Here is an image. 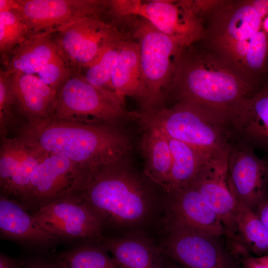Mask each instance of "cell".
Here are the masks:
<instances>
[{
  "mask_svg": "<svg viewBox=\"0 0 268 268\" xmlns=\"http://www.w3.org/2000/svg\"><path fill=\"white\" fill-rule=\"evenodd\" d=\"M111 164L91 172L80 198L105 223L131 225L142 220L148 209V201L141 182L122 166Z\"/></svg>",
  "mask_w": 268,
  "mask_h": 268,
  "instance_id": "obj_3",
  "label": "cell"
},
{
  "mask_svg": "<svg viewBox=\"0 0 268 268\" xmlns=\"http://www.w3.org/2000/svg\"><path fill=\"white\" fill-rule=\"evenodd\" d=\"M250 40L236 41L234 48L237 54L241 56H246L249 48Z\"/></svg>",
  "mask_w": 268,
  "mask_h": 268,
  "instance_id": "obj_38",
  "label": "cell"
},
{
  "mask_svg": "<svg viewBox=\"0 0 268 268\" xmlns=\"http://www.w3.org/2000/svg\"><path fill=\"white\" fill-rule=\"evenodd\" d=\"M241 262L243 268H268V255L256 257L250 255Z\"/></svg>",
  "mask_w": 268,
  "mask_h": 268,
  "instance_id": "obj_33",
  "label": "cell"
},
{
  "mask_svg": "<svg viewBox=\"0 0 268 268\" xmlns=\"http://www.w3.org/2000/svg\"><path fill=\"white\" fill-rule=\"evenodd\" d=\"M14 110V98L12 86V72L0 71V138L7 136L10 130L17 124Z\"/></svg>",
  "mask_w": 268,
  "mask_h": 268,
  "instance_id": "obj_30",
  "label": "cell"
},
{
  "mask_svg": "<svg viewBox=\"0 0 268 268\" xmlns=\"http://www.w3.org/2000/svg\"><path fill=\"white\" fill-rule=\"evenodd\" d=\"M268 50V40L264 32L259 31L250 40L248 51L245 56L248 66L252 69H258L263 65Z\"/></svg>",
  "mask_w": 268,
  "mask_h": 268,
  "instance_id": "obj_32",
  "label": "cell"
},
{
  "mask_svg": "<svg viewBox=\"0 0 268 268\" xmlns=\"http://www.w3.org/2000/svg\"><path fill=\"white\" fill-rule=\"evenodd\" d=\"M22 264L17 260L0 254V268H19Z\"/></svg>",
  "mask_w": 268,
  "mask_h": 268,
  "instance_id": "obj_36",
  "label": "cell"
},
{
  "mask_svg": "<svg viewBox=\"0 0 268 268\" xmlns=\"http://www.w3.org/2000/svg\"><path fill=\"white\" fill-rule=\"evenodd\" d=\"M125 99L86 81L73 71L57 94L52 117L83 124H115L128 116Z\"/></svg>",
  "mask_w": 268,
  "mask_h": 268,
  "instance_id": "obj_6",
  "label": "cell"
},
{
  "mask_svg": "<svg viewBox=\"0 0 268 268\" xmlns=\"http://www.w3.org/2000/svg\"><path fill=\"white\" fill-rule=\"evenodd\" d=\"M138 17V16H137ZM135 18L132 37L140 49L141 80L144 90L142 111L162 107L170 92L180 60V46L148 21Z\"/></svg>",
  "mask_w": 268,
  "mask_h": 268,
  "instance_id": "obj_5",
  "label": "cell"
},
{
  "mask_svg": "<svg viewBox=\"0 0 268 268\" xmlns=\"http://www.w3.org/2000/svg\"><path fill=\"white\" fill-rule=\"evenodd\" d=\"M168 225L164 251L183 268H230L214 237L178 224Z\"/></svg>",
  "mask_w": 268,
  "mask_h": 268,
  "instance_id": "obj_13",
  "label": "cell"
},
{
  "mask_svg": "<svg viewBox=\"0 0 268 268\" xmlns=\"http://www.w3.org/2000/svg\"><path fill=\"white\" fill-rule=\"evenodd\" d=\"M104 248L122 268H164L160 249L145 239H110Z\"/></svg>",
  "mask_w": 268,
  "mask_h": 268,
  "instance_id": "obj_23",
  "label": "cell"
},
{
  "mask_svg": "<svg viewBox=\"0 0 268 268\" xmlns=\"http://www.w3.org/2000/svg\"><path fill=\"white\" fill-rule=\"evenodd\" d=\"M11 72L14 110L17 118L28 122L52 117L57 92L36 75Z\"/></svg>",
  "mask_w": 268,
  "mask_h": 268,
  "instance_id": "obj_17",
  "label": "cell"
},
{
  "mask_svg": "<svg viewBox=\"0 0 268 268\" xmlns=\"http://www.w3.org/2000/svg\"><path fill=\"white\" fill-rule=\"evenodd\" d=\"M264 26L265 29L268 31V17H267L264 22Z\"/></svg>",
  "mask_w": 268,
  "mask_h": 268,
  "instance_id": "obj_40",
  "label": "cell"
},
{
  "mask_svg": "<svg viewBox=\"0 0 268 268\" xmlns=\"http://www.w3.org/2000/svg\"><path fill=\"white\" fill-rule=\"evenodd\" d=\"M241 142L232 144L227 161V181L234 199L254 211L268 199V161Z\"/></svg>",
  "mask_w": 268,
  "mask_h": 268,
  "instance_id": "obj_12",
  "label": "cell"
},
{
  "mask_svg": "<svg viewBox=\"0 0 268 268\" xmlns=\"http://www.w3.org/2000/svg\"><path fill=\"white\" fill-rule=\"evenodd\" d=\"M111 84L121 98L125 99L126 96H131L142 104L144 94L141 80L139 46L132 35L121 43Z\"/></svg>",
  "mask_w": 268,
  "mask_h": 268,
  "instance_id": "obj_21",
  "label": "cell"
},
{
  "mask_svg": "<svg viewBox=\"0 0 268 268\" xmlns=\"http://www.w3.org/2000/svg\"><path fill=\"white\" fill-rule=\"evenodd\" d=\"M168 194V223L182 225L213 237L225 235L226 230L220 218L191 184Z\"/></svg>",
  "mask_w": 268,
  "mask_h": 268,
  "instance_id": "obj_16",
  "label": "cell"
},
{
  "mask_svg": "<svg viewBox=\"0 0 268 268\" xmlns=\"http://www.w3.org/2000/svg\"><path fill=\"white\" fill-rule=\"evenodd\" d=\"M101 15L85 17L56 33L59 54L72 71L80 72L109 40L128 33L119 30L114 22L102 20Z\"/></svg>",
  "mask_w": 268,
  "mask_h": 268,
  "instance_id": "obj_10",
  "label": "cell"
},
{
  "mask_svg": "<svg viewBox=\"0 0 268 268\" xmlns=\"http://www.w3.org/2000/svg\"><path fill=\"white\" fill-rule=\"evenodd\" d=\"M167 268H180L177 266H174V265H170Z\"/></svg>",
  "mask_w": 268,
  "mask_h": 268,
  "instance_id": "obj_41",
  "label": "cell"
},
{
  "mask_svg": "<svg viewBox=\"0 0 268 268\" xmlns=\"http://www.w3.org/2000/svg\"><path fill=\"white\" fill-rule=\"evenodd\" d=\"M107 0H13L27 39L55 34L85 17L106 14Z\"/></svg>",
  "mask_w": 268,
  "mask_h": 268,
  "instance_id": "obj_7",
  "label": "cell"
},
{
  "mask_svg": "<svg viewBox=\"0 0 268 268\" xmlns=\"http://www.w3.org/2000/svg\"><path fill=\"white\" fill-rule=\"evenodd\" d=\"M0 230L10 239L35 245H46L58 238L41 227L17 201L0 195Z\"/></svg>",
  "mask_w": 268,
  "mask_h": 268,
  "instance_id": "obj_19",
  "label": "cell"
},
{
  "mask_svg": "<svg viewBox=\"0 0 268 268\" xmlns=\"http://www.w3.org/2000/svg\"><path fill=\"white\" fill-rule=\"evenodd\" d=\"M111 5L117 16L144 18L180 46L196 36V22L191 10L183 4L166 0H112Z\"/></svg>",
  "mask_w": 268,
  "mask_h": 268,
  "instance_id": "obj_11",
  "label": "cell"
},
{
  "mask_svg": "<svg viewBox=\"0 0 268 268\" xmlns=\"http://www.w3.org/2000/svg\"><path fill=\"white\" fill-rule=\"evenodd\" d=\"M84 245L62 253L56 261L62 268H122L105 250Z\"/></svg>",
  "mask_w": 268,
  "mask_h": 268,
  "instance_id": "obj_27",
  "label": "cell"
},
{
  "mask_svg": "<svg viewBox=\"0 0 268 268\" xmlns=\"http://www.w3.org/2000/svg\"><path fill=\"white\" fill-rule=\"evenodd\" d=\"M0 186L5 197L22 198L33 172L47 152L16 136L0 138Z\"/></svg>",
  "mask_w": 268,
  "mask_h": 268,
  "instance_id": "obj_14",
  "label": "cell"
},
{
  "mask_svg": "<svg viewBox=\"0 0 268 268\" xmlns=\"http://www.w3.org/2000/svg\"><path fill=\"white\" fill-rule=\"evenodd\" d=\"M72 72L59 55L43 66L37 76L58 93Z\"/></svg>",
  "mask_w": 268,
  "mask_h": 268,
  "instance_id": "obj_31",
  "label": "cell"
},
{
  "mask_svg": "<svg viewBox=\"0 0 268 268\" xmlns=\"http://www.w3.org/2000/svg\"><path fill=\"white\" fill-rule=\"evenodd\" d=\"M27 40V31L20 16L14 10L0 11V56Z\"/></svg>",
  "mask_w": 268,
  "mask_h": 268,
  "instance_id": "obj_28",
  "label": "cell"
},
{
  "mask_svg": "<svg viewBox=\"0 0 268 268\" xmlns=\"http://www.w3.org/2000/svg\"><path fill=\"white\" fill-rule=\"evenodd\" d=\"M166 135L172 158L171 172L164 189L169 193L190 185L201 167L210 159L189 145Z\"/></svg>",
  "mask_w": 268,
  "mask_h": 268,
  "instance_id": "obj_24",
  "label": "cell"
},
{
  "mask_svg": "<svg viewBox=\"0 0 268 268\" xmlns=\"http://www.w3.org/2000/svg\"><path fill=\"white\" fill-rule=\"evenodd\" d=\"M131 35L127 33L110 39L105 44L94 60L81 69L80 73L86 81L117 95L111 84L112 74L121 43Z\"/></svg>",
  "mask_w": 268,
  "mask_h": 268,
  "instance_id": "obj_25",
  "label": "cell"
},
{
  "mask_svg": "<svg viewBox=\"0 0 268 268\" xmlns=\"http://www.w3.org/2000/svg\"><path fill=\"white\" fill-rule=\"evenodd\" d=\"M53 34L28 39L1 56L3 69L15 73L36 75L59 55Z\"/></svg>",
  "mask_w": 268,
  "mask_h": 268,
  "instance_id": "obj_20",
  "label": "cell"
},
{
  "mask_svg": "<svg viewBox=\"0 0 268 268\" xmlns=\"http://www.w3.org/2000/svg\"><path fill=\"white\" fill-rule=\"evenodd\" d=\"M16 136L47 153L65 157L90 173L123 162L132 146L115 124H83L50 117L24 122Z\"/></svg>",
  "mask_w": 268,
  "mask_h": 268,
  "instance_id": "obj_1",
  "label": "cell"
},
{
  "mask_svg": "<svg viewBox=\"0 0 268 268\" xmlns=\"http://www.w3.org/2000/svg\"><path fill=\"white\" fill-rule=\"evenodd\" d=\"M262 18L252 5L237 9L230 19L228 27L230 36L236 41L250 40L259 31Z\"/></svg>",
  "mask_w": 268,
  "mask_h": 268,
  "instance_id": "obj_29",
  "label": "cell"
},
{
  "mask_svg": "<svg viewBox=\"0 0 268 268\" xmlns=\"http://www.w3.org/2000/svg\"><path fill=\"white\" fill-rule=\"evenodd\" d=\"M90 174L65 157L47 153L35 168L20 203L38 209L54 200L78 193Z\"/></svg>",
  "mask_w": 268,
  "mask_h": 268,
  "instance_id": "obj_8",
  "label": "cell"
},
{
  "mask_svg": "<svg viewBox=\"0 0 268 268\" xmlns=\"http://www.w3.org/2000/svg\"><path fill=\"white\" fill-rule=\"evenodd\" d=\"M171 92L178 103L196 109L229 132L247 89L227 73L208 70L180 59Z\"/></svg>",
  "mask_w": 268,
  "mask_h": 268,
  "instance_id": "obj_2",
  "label": "cell"
},
{
  "mask_svg": "<svg viewBox=\"0 0 268 268\" xmlns=\"http://www.w3.org/2000/svg\"><path fill=\"white\" fill-rule=\"evenodd\" d=\"M19 268H62L56 261H37L22 263Z\"/></svg>",
  "mask_w": 268,
  "mask_h": 268,
  "instance_id": "obj_34",
  "label": "cell"
},
{
  "mask_svg": "<svg viewBox=\"0 0 268 268\" xmlns=\"http://www.w3.org/2000/svg\"><path fill=\"white\" fill-rule=\"evenodd\" d=\"M252 5L261 18L268 13V0H255Z\"/></svg>",
  "mask_w": 268,
  "mask_h": 268,
  "instance_id": "obj_37",
  "label": "cell"
},
{
  "mask_svg": "<svg viewBox=\"0 0 268 268\" xmlns=\"http://www.w3.org/2000/svg\"><path fill=\"white\" fill-rule=\"evenodd\" d=\"M140 147L144 159V173L165 188L171 172L172 154L165 134L153 126H141Z\"/></svg>",
  "mask_w": 268,
  "mask_h": 268,
  "instance_id": "obj_22",
  "label": "cell"
},
{
  "mask_svg": "<svg viewBox=\"0 0 268 268\" xmlns=\"http://www.w3.org/2000/svg\"><path fill=\"white\" fill-rule=\"evenodd\" d=\"M236 201L237 235L250 253L268 255V230L257 214Z\"/></svg>",
  "mask_w": 268,
  "mask_h": 268,
  "instance_id": "obj_26",
  "label": "cell"
},
{
  "mask_svg": "<svg viewBox=\"0 0 268 268\" xmlns=\"http://www.w3.org/2000/svg\"><path fill=\"white\" fill-rule=\"evenodd\" d=\"M230 131L240 142L268 152V88L241 103L232 118Z\"/></svg>",
  "mask_w": 268,
  "mask_h": 268,
  "instance_id": "obj_18",
  "label": "cell"
},
{
  "mask_svg": "<svg viewBox=\"0 0 268 268\" xmlns=\"http://www.w3.org/2000/svg\"><path fill=\"white\" fill-rule=\"evenodd\" d=\"M32 215L39 225L57 238L97 240L104 223L77 194L54 200Z\"/></svg>",
  "mask_w": 268,
  "mask_h": 268,
  "instance_id": "obj_9",
  "label": "cell"
},
{
  "mask_svg": "<svg viewBox=\"0 0 268 268\" xmlns=\"http://www.w3.org/2000/svg\"><path fill=\"white\" fill-rule=\"evenodd\" d=\"M13 6V0H0V11L10 10Z\"/></svg>",
  "mask_w": 268,
  "mask_h": 268,
  "instance_id": "obj_39",
  "label": "cell"
},
{
  "mask_svg": "<svg viewBox=\"0 0 268 268\" xmlns=\"http://www.w3.org/2000/svg\"><path fill=\"white\" fill-rule=\"evenodd\" d=\"M228 155L207 160L191 184L219 216L226 230L237 234L236 201L227 181Z\"/></svg>",
  "mask_w": 268,
  "mask_h": 268,
  "instance_id": "obj_15",
  "label": "cell"
},
{
  "mask_svg": "<svg viewBox=\"0 0 268 268\" xmlns=\"http://www.w3.org/2000/svg\"><path fill=\"white\" fill-rule=\"evenodd\" d=\"M141 126H153L167 136L184 142L208 159L222 157L232 144L230 134L196 109L181 103L171 108L130 112Z\"/></svg>",
  "mask_w": 268,
  "mask_h": 268,
  "instance_id": "obj_4",
  "label": "cell"
},
{
  "mask_svg": "<svg viewBox=\"0 0 268 268\" xmlns=\"http://www.w3.org/2000/svg\"><path fill=\"white\" fill-rule=\"evenodd\" d=\"M255 212L257 214L268 230V199L262 202L257 206Z\"/></svg>",
  "mask_w": 268,
  "mask_h": 268,
  "instance_id": "obj_35",
  "label": "cell"
}]
</instances>
